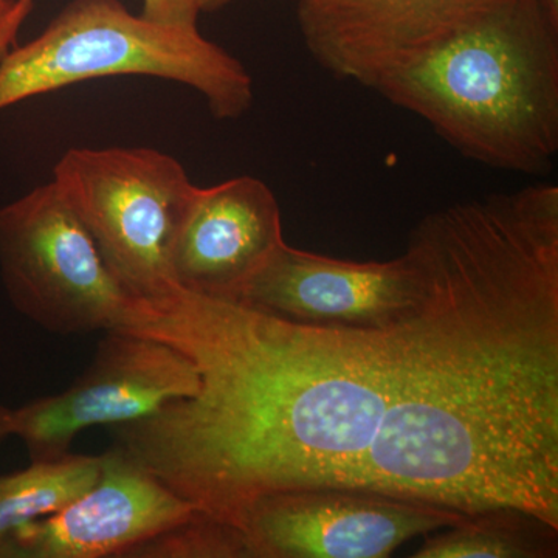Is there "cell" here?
<instances>
[{"mask_svg": "<svg viewBox=\"0 0 558 558\" xmlns=\"http://www.w3.org/2000/svg\"><path fill=\"white\" fill-rule=\"evenodd\" d=\"M128 75L193 87L218 120L240 119L255 98L244 64L199 28L135 16L120 0H72L38 38L0 60V110L83 81Z\"/></svg>", "mask_w": 558, "mask_h": 558, "instance_id": "3", "label": "cell"}, {"mask_svg": "<svg viewBox=\"0 0 558 558\" xmlns=\"http://www.w3.org/2000/svg\"><path fill=\"white\" fill-rule=\"evenodd\" d=\"M53 182L132 296L179 288L172 255L196 185L174 157L149 148L69 149Z\"/></svg>", "mask_w": 558, "mask_h": 558, "instance_id": "4", "label": "cell"}, {"mask_svg": "<svg viewBox=\"0 0 558 558\" xmlns=\"http://www.w3.org/2000/svg\"><path fill=\"white\" fill-rule=\"evenodd\" d=\"M374 90L470 160L548 171L558 153V3L502 0Z\"/></svg>", "mask_w": 558, "mask_h": 558, "instance_id": "2", "label": "cell"}, {"mask_svg": "<svg viewBox=\"0 0 558 558\" xmlns=\"http://www.w3.org/2000/svg\"><path fill=\"white\" fill-rule=\"evenodd\" d=\"M427 296L374 329L312 328L182 288L138 333L199 388L123 425L121 447L229 524L275 492L339 487L558 529V199L527 185L429 213Z\"/></svg>", "mask_w": 558, "mask_h": 558, "instance_id": "1", "label": "cell"}, {"mask_svg": "<svg viewBox=\"0 0 558 558\" xmlns=\"http://www.w3.org/2000/svg\"><path fill=\"white\" fill-rule=\"evenodd\" d=\"M231 2H234V0H199L201 13H213V11L230 5Z\"/></svg>", "mask_w": 558, "mask_h": 558, "instance_id": "18", "label": "cell"}, {"mask_svg": "<svg viewBox=\"0 0 558 558\" xmlns=\"http://www.w3.org/2000/svg\"><path fill=\"white\" fill-rule=\"evenodd\" d=\"M194 513L193 505L113 446L101 454L94 486L65 508L14 532L0 546V558L124 557Z\"/></svg>", "mask_w": 558, "mask_h": 558, "instance_id": "10", "label": "cell"}, {"mask_svg": "<svg viewBox=\"0 0 558 558\" xmlns=\"http://www.w3.org/2000/svg\"><path fill=\"white\" fill-rule=\"evenodd\" d=\"M33 9V0H14L13 13L3 32V57L17 46V32ZM143 17L161 25L179 28H197L199 0H143Z\"/></svg>", "mask_w": 558, "mask_h": 558, "instance_id": "15", "label": "cell"}, {"mask_svg": "<svg viewBox=\"0 0 558 558\" xmlns=\"http://www.w3.org/2000/svg\"><path fill=\"white\" fill-rule=\"evenodd\" d=\"M502 0H300L299 27L319 68L377 86Z\"/></svg>", "mask_w": 558, "mask_h": 558, "instance_id": "9", "label": "cell"}, {"mask_svg": "<svg viewBox=\"0 0 558 558\" xmlns=\"http://www.w3.org/2000/svg\"><path fill=\"white\" fill-rule=\"evenodd\" d=\"M128 558H241L233 529L194 513L185 523L128 550Z\"/></svg>", "mask_w": 558, "mask_h": 558, "instance_id": "14", "label": "cell"}, {"mask_svg": "<svg viewBox=\"0 0 558 558\" xmlns=\"http://www.w3.org/2000/svg\"><path fill=\"white\" fill-rule=\"evenodd\" d=\"M13 436V410L0 405V444Z\"/></svg>", "mask_w": 558, "mask_h": 558, "instance_id": "17", "label": "cell"}, {"mask_svg": "<svg viewBox=\"0 0 558 558\" xmlns=\"http://www.w3.org/2000/svg\"><path fill=\"white\" fill-rule=\"evenodd\" d=\"M558 529L526 512L494 509L425 534L414 558H553Z\"/></svg>", "mask_w": 558, "mask_h": 558, "instance_id": "12", "label": "cell"}, {"mask_svg": "<svg viewBox=\"0 0 558 558\" xmlns=\"http://www.w3.org/2000/svg\"><path fill=\"white\" fill-rule=\"evenodd\" d=\"M464 517L413 499L312 487L256 498L229 527L241 558H385Z\"/></svg>", "mask_w": 558, "mask_h": 558, "instance_id": "6", "label": "cell"}, {"mask_svg": "<svg viewBox=\"0 0 558 558\" xmlns=\"http://www.w3.org/2000/svg\"><path fill=\"white\" fill-rule=\"evenodd\" d=\"M100 457L65 454L0 476V546L21 527L49 517L94 486Z\"/></svg>", "mask_w": 558, "mask_h": 558, "instance_id": "13", "label": "cell"}, {"mask_svg": "<svg viewBox=\"0 0 558 558\" xmlns=\"http://www.w3.org/2000/svg\"><path fill=\"white\" fill-rule=\"evenodd\" d=\"M282 242L281 208L263 180L241 175L196 186L172 255L175 284L233 300Z\"/></svg>", "mask_w": 558, "mask_h": 558, "instance_id": "11", "label": "cell"}, {"mask_svg": "<svg viewBox=\"0 0 558 558\" xmlns=\"http://www.w3.org/2000/svg\"><path fill=\"white\" fill-rule=\"evenodd\" d=\"M199 376L178 349L148 337L108 330L89 368L72 387L13 410V436L32 462L69 453L83 429L148 417L175 399L191 398Z\"/></svg>", "mask_w": 558, "mask_h": 558, "instance_id": "7", "label": "cell"}, {"mask_svg": "<svg viewBox=\"0 0 558 558\" xmlns=\"http://www.w3.org/2000/svg\"><path fill=\"white\" fill-rule=\"evenodd\" d=\"M427 278L413 250L389 260H348L282 242L233 300L270 317L329 329H374L424 304Z\"/></svg>", "mask_w": 558, "mask_h": 558, "instance_id": "8", "label": "cell"}, {"mask_svg": "<svg viewBox=\"0 0 558 558\" xmlns=\"http://www.w3.org/2000/svg\"><path fill=\"white\" fill-rule=\"evenodd\" d=\"M0 274L13 306L50 332L130 325L135 296L53 180L0 209Z\"/></svg>", "mask_w": 558, "mask_h": 558, "instance_id": "5", "label": "cell"}, {"mask_svg": "<svg viewBox=\"0 0 558 558\" xmlns=\"http://www.w3.org/2000/svg\"><path fill=\"white\" fill-rule=\"evenodd\" d=\"M553 2H556V3H558V0H553Z\"/></svg>", "mask_w": 558, "mask_h": 558, "instance_id": "19", "label": "cell"}, {"mask_svg": "<svg viewBox=\"0 0 558 558\" xmlns=\"http://www.w3.org/2000/svg\"><path fill=\"white\" fill-rule=\"evenodd\" d=\"M14 0H0V60L3 58L2 38L9 24L11 13H13Z\"/></svg>", "mask_w": 558, "mask_h": 558, "instance_id": "16", "label": "cell"}]
</instances>
